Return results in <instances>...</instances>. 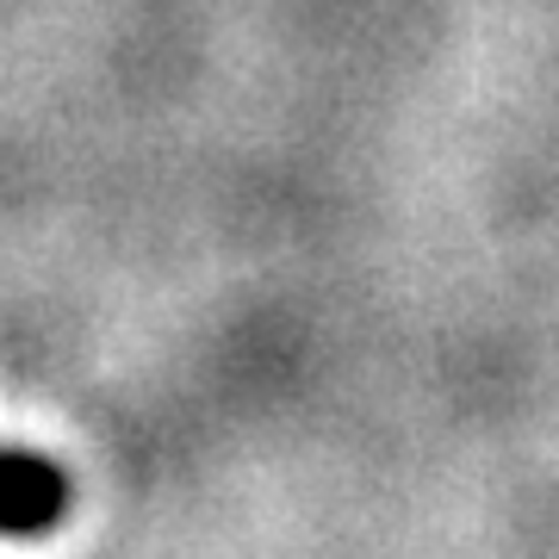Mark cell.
<instances>
[{
    "instance_id": "6da1fadb",
    "label": "cell",
    "mask_w": 559,
    "mask_h": 559,
    "mask_svg": "<svg viewBox=\"0 0 559 559\" xmlns=\"http://www.w3.org/2000/svg\"><path fill=\"white\" fill-rule=\"evenodd\" d=\"M75 485L38 448H0V535H50L69 516Z\"/></svg>"
}]
</instances>
